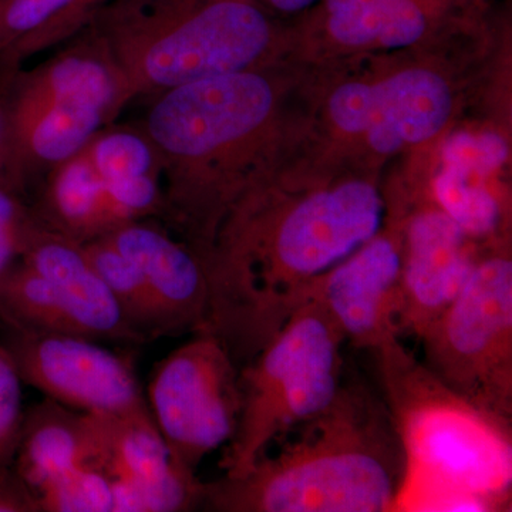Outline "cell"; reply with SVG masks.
Listing matches in <instances>:
<instances>
[{
	"instance_id": "obj_6",
	"label": "cell",
	"mask_w": 512,
	"mask_h": 512,
	"mask_svg": "<svg viewBox=\"0 0 512 512\" xmlns=\"http://www.w3.org/2000/svg\"><path fill=\"white\" fill-rule=\"evenodd\" d=\"M345 343L328 312L308 299L239 369L241 416L221 461L224 476L247 474L274 441L333 402Z\"/></svg>"
},
{
	"instance_id": "obj_24",
	"label": "cell",
	"mask_w": 512,
	"mask_h": 512,
	"mask_svg": "<svg viewBox=\"0 0 512 512\" xmlns=\"http://www.w3.org/2000/svg\"><path fill=\"white\" fill-rule=\"evenodd\" d=\"M82 153L103 181L161 175L160 158L143 128H103Z\"/></svg>"
},
{
	"instance_id": "obj_25",
	"label": "cell",
	"mask_w": 512,
	"mask_h": 512,
	"mask_svg": "<svg viewBox=\"0 0 512 512\" xmlns=\"http://www.w3.org/2000/svg\"><path fill=\"white\" fill-rule=\"evenodd\" d=\"M114 512H180L201 508L204 483L175 463L168 473L144 483H114Z\"/></svg>"
},
{
	"instance_id": "obj_3",
	"label": "cell",
	"mask_w": 512,
	"mask_h": 512,
	"mask_svg": "<svg viewBox=\"0 0 512 512\" xmlns=\"http://www.w3.org/2000/svg\"><path fill=\"white\" fill-rule=\"evenodd\" d=\"M293 430L244 476L204 483L202 510L383 512L396 503L406 453L389 406L366 384L343 380L333 402Z\"/></svg>"
},
{
	"instance_id": "obj_1",
	"label": "cell",
	"mask_w": 512,
	"mask_h": 512,
	"mask_svg": "<svg viewBox=\"0 0 512 512\" xmlns=\"http://www.w3.org/2000/svg\"><path fill=\"white\" fill-rule=\"evenodd\" d=\"M386 207L366 175L291 183L266 171L234 202L205 262L207 332L247 365L313 282L375 237Z\"/></svg>"
},
{
	"instance_id": "obj_9",
	"label": "cell",
	"mask_w": 512,
	"mask_h": 512,
	"mask_svg": "<svg viewBox=\"0 0 512 512\" xmlns=\"http://www.w3.org/2000/svg\"><path fill=\"white\" fill-rule=\"evenodd\" d=\"M146 399L175 463L197 473L237 431L239 366L217 336L194 333L154 366Z\"/></svg>"
},
{
	"instance_id": "obj_32",
	"label": "cell",
	"mask_w": 512,
	"mask_h": 512,
	"mask_svg": "<svg viewBox=\"0 0 512 512\" xmlns=\"http://www.w3.org/2000/svg\"><path fill=\"white\" fill-rule=\"evenodd\" d=\"M264 6L268 12L281 13V15H296V13L308 12L320 0H256Z\"/></svg>"
},
{
	"instance_id": "obj_16",
	"label": "cell",
	"mask_w": 512,
	"mask_h": 512,
	"mask_svg": "<svg viewBox=\"0 0 512 512\" xmlns=\"http://www.w3.org/2000/svg\"><path fill=\"white\" fill-rule=\"evenodd\" d=\"M111 417L70 409L46 397L25 410L15 466L33 491L77 467L101 470Z\"/></svg>"
},
{
	"instance_id": "obj_33",
	"label": "cell",
	"mask_w": 512,
	"mask_h": 512,
	"mask_svg": "<svg viewBox=\"0 0 512 512\" xmlns=\"http://www.w3.org/2000/svg\"><path fill=\"white\" fill-rule=\"evenodd\" d=\"M0 173L9 174L12 177V156H10L8 128H6L2 104H0Z\"/></svg>"
},
{
	"instance_id": "obj_7",
	"label": "cell",
	"mask_w": 512,
	"mask_h": 512,
	"mask_svg": "<svg viewBox=\"0 0 512 512\" xmlns=\"http://www.w3.org/2000/svg\"><path fill=\"white\" fill-rule=\"evenodd\" d=\"M419 340L424 366L448 390L511 426L510 245L484 249L466 285Z\"/></svg>"
},
{
	"instance_id": "obj_5",
	"label": "cell",
	"mask_w": 512,
	"mask_h": 512,
	"mask_svg": "<svg viewBox=\"0 0 512 512\" xmlns=\"http://www.w3.org/2000/svg\"><path fill=\"white\" fill-rule=\"evenodd\" d=\"M0 84L12 177L25 190L83 150L133 101L116 64L86 33L69 49Z\"/></svg>"
},
{
	"instance_id": "obj_14",
	"label": "cell",
	"mask_w": 512,
	"mask_h": 512,
	"mask_svg": "<svg viewBox=\"0 0 512 512\" xmlns=\"http://www.w3.org/2000/svg\"><path fill=\"white\" fill-rule=\"evenodd\" d=\"M103 238L137 266L175 336L207 332V272L185 242L156 220L127 222Z\"/></svg>"
},
{
	"instance_id": "obj_4",
	"label": "cell",
	"mask_w": 512,
	"mask_h": 512,
	"mask_svg": "<svg viewBox=\"0 0 512 512\" xmlns=\"http://www.w3.org/2000/svg\"><path fill=\"white\" fill-rule=\"evenodd\" d=\"M82 30L116 64L131 100L261 69L279 42L256 0H109Z\"/></svg>"
},
{
	"instance_id": "obj_15",
	"label": "cell",
	"mask_w": 512,
	"mask_h": 512,
	"mask_svg": "<svg viewBox=\"0 0 512 512\" xmlns=\"http://www.w3.org/2000/svg\"><path fill=\"white\" fill-rule=\"evenodd\" d=\"M480 0H320L311 23L349 49H404L433 30L476 16Z\"/></svg>"
},
{
	"instance_id": "obj_10",
	"label": "cell",
	"mask_w": 512,
	"mask_h": 512,
	"mask_svg": "<svg viewBox=\"0 0 512 512\" xmlns=\"http://www.w3.org/2000/svg\"><path fill=\"white\" fill-rule=\"evenodd\" d=\"M2 329L23 383L49 399L111 419L151 414L130 357L80 336Z\"/></svg>"
},
{
	"instance_id": "obj_31",
	"label": "cell",
	"mask_w": 512,
	"mask_h": 512,
	"mask_svg": "<svg viewBox=\"0 0 512 512\" xmlns=\"http://www.w3.org/2000/svg\"><path fill=\"white\" fill-rule=\"evenodd\" d=\"M107 2L109 0H76L60 28V39L64 40L82 32L94 13Z\"/></svg>"
},
{
	"instance_id": "obj_21",
	"label": "cell",
	"mask_w": 512,
	"mask_h": 512,
	"mask_svg": "<svg viewBox=\"0 0 512 512\" xmlns=\"http://www.w3.org/2000/svg\"><path fill=\"white\" fill-rule=\"evenodd\" d=\"M76 0H0V83L22 64L59 43L67 13Z\"/></svg>"
},
{
	"instance_id": "obj_11",
	"label": "cell",
	"mask_w": 512,
	"mask_h": 512,
	"mask_svg": "<svg viewBox=\"0 0 512 512\" xmlns=\"http://www.w3.org/2000/svg\"><path fill=\"white\" fill-rule=\"evenodd\" d=\"M402 204L386 207L382 228L313 282L308 299L328 312L343 338L370 352L400 338Z\"/></svg>"
},
{
	"instance_id": "obj_26",
	"label": "cell",
	"mask_w": 512,
	"mask_h": 512,
	"mask_svg": "<svg viewBox=\"0 0 512 512\" xmlns=\"http://www.w3.org/2000/svg\"><path fill=\"white\" fill-rule=\"evenodd\" d=\"M40 512H114L111 480L100 468L77 467L36 491Z\"/></svg>"
},
{
	"instance_id": "obj_17",
	"label": "cell",
	"mask_w": 512,
	"mask_h": 512,
	"mask_svg": "<svg viewBox=\"0 0 512 512\" xmlns=\"http://www.w3.org/2000/svg\"><path fill=\"white\" fill-rule=\"evenodd\" d=\"M0 326L96 342L144 343L126 322L94 311L23 262L0 278Z\"/></svg>"
},
{
	"instance_id": "obj_12",
	"label": "cell",
	"mask_w": 512,
	"mask_h": 512,
	"mask_svg": "<svg viewBox=\"0 0 512 512\" xmlns=\"http://www.w3.org/2000/svg\"><path fill=\"white\" fill-rule=\"evenodd\" d=\"M453 109L450 84L424 67H410L377 82L342 84L328 101L332 126L348 136H362L379 154H394L439 136Z\"/></svg>"
},
{
	"instance_id": "obj_8",
	"label": "cell",
	"mask_w": 512,
	"mask_h": 512,
	"mask_svg": "<svg viewBox=\"0 0 512 512\" xmlns=\"http://www.w3.org/2000/svg\"><path fill=\"white\" fill-rule=\"evenodd\" d=\"M373 353L406 460H417V466L429 470L437 480H447L448 487L453 485L470 494L478 505L461 461L473 470V458L483 464V456L473 453V448H511V426L478 412L448 390L404 348L402 339L392 340Z\"/></svg>"
},
{
	"instance_id": "obj_28",
	"label": "cell",
	"mask_w": 512,
	"mask_h": 512,
	"mask_svg": "<svg viewBox=\"0 0 512 512\" xmlns=\"http://www.w3.org/2000/svg\"><path fill=\"white\" fill-rule=\"evenodd\" d=\"M508 158V144L497 133L453 134L443 146V164L453 165L487 180Z\"/></svg>"
},
{
	"instance_id": "obj_23",
	"label": "cell",
	"mask_w": 512,
	"mask_h": 512,
	"mask_svg": "<svg viewBox=\"0 0 512 512\" xmlns=\"http://www.w3.org/2000/svg\"><path fill=\"white\" fill-rule=\"evenodd\" d=\"M175 461L151 414L110 419L101 471L114 483H144L164 476Z\"/></svg>"
},
{
	"instance_id": "obj_18",
	"label": "cell",
	"mask_w": 512,
	"mask_h": 512,
	"mask_svg": "<svg viewBox=\"0 0 512 512\" xmlns=\"http://www.w3.org/2000/svg\"><path fill=\"white\" fill-rule=\"evenodd\" d=\"M32 208L46 227L82 244L111 231L103 183L82 150L45 175V185Z\"/></svg>"
},
{
	"instance_id": "obj_29",
	"label": "cell",
	"mask_w": 512,
	"mask_h": 512,
	"mask_svg": "<svg viewBox=\"0 0 512 512\" xmlns=\"http://www.w3.org/2000/svg\"><path fill=\"white\" fill-rule=\"evenodd\" d=\"M22 377L15 360L0 345V466H13L22 433Z\"/></svg>"
},
{
	"instance_id": "obj_22",
	"label": "cell",
	"mask_w": 512,
	"mask_h": 512,
	"mask_svg": "<svg viewBox=\"0 0 512 512\" xmlns=\"http://www.w3.org/2000/svg\"><path fill=\"white\" fill-rule=\"evenodd\" d=\"M84 248L128 325L144 342L175 336L170 320L130 259L103 237L86 242Z\"/></svg>"
},
{
	"instance_id": "obj_27",
	"label": "cell",
	"mask_w": 512,
	"mask_h": 512,
	"mask_svg": "<svg viewBox=\"0 0 512 512\" xmlns=\"http://www.w3.org/2000/svg\"><path fill=\"white\" fill-rule=\"evenodd\" d=\"M35 218L25 188L9 174L0 173V278L22 262Z\"/></svg>"
},
{
	"instance_id": "obj_13",
	"label": "cell",
	"mask_w": 512,
	"mask_h": 512,
	"mask_svg": "<svg viewBox=\"0 0 512 512\" xmlns=\"http://www.w3.org/2000/svg\"><path fill=\"white\" fill-rule=\"evenodd\" d=\"M403 208L400 338L421 335L466 285L485 248L433 201Z\"/></svg>"
},
{
	"instance_id": "obj_30",
	"label": "cell",
	"mask_w": 512,
	"mask_h": 512,
	"mask_svg": "<svg viewBox=\"0 0 512 512\" xmlns=\"http://www.w3.org/2000/svg\"><path fill=\"white\" fill-rule=\"evenodd\" d=\"M0 512H40L35 491L15 466H0Z\"/></svg>"
},
{
	"instance_id": "obj_2",
	"label": "cell",
	"mask_w": 512,
	"mask_h": 512,
	"mask_svg": "<svg viewBox=\"0 0 512 512\" xmlns=\"http://www.w3.org/2000/svg\"><path fill=\"white\" fill-rule=\"evenodd\" d=\"M278 106L262 69L221 74L153 97L143 130L161 164L160 221L202 262L222 221L256 178Z\"/></svg>"
},
{
	"instance_id": "obj_19",
	"label": "cell",
	"mask_w": 512,
	"mask_h": 512,
	"mask_svg": "<svg viewBox=\"0 0 512 512\" xmlns=\"http://www.w3.org/2000/svg\"><path fill=\"white\" fill-rule=\"evenodd\" d=\"M22 262L94 311L127 323L82 242L46 227L35 218Z\"/></svg>"
},
{
	"instance_id": "obj_20",
	"label": "cell",
	"mask_w": 512,
	"mask_h": 512,
	"mask_svg": "<svg viewBox=\"0 0 512 512\" xmlns=\"http://www.w3.org/2000/svg\"><path fill=\"white\" fill-rule=\"evenodd\" d=\"M431 201L481 248L507 242V205L485 178L443 164L431 185Z\"/></svg>"
}]
</instances>
